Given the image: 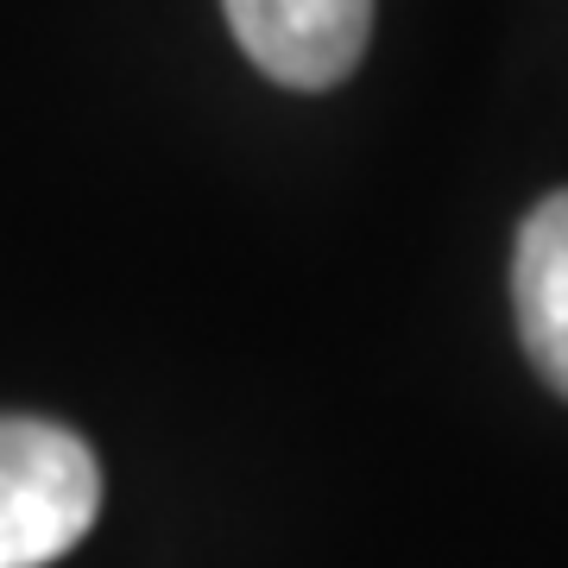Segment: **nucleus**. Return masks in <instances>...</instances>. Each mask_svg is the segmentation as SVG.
Returning <instances> with one entry per match:
<instances>
[{"instance_id":"1","label":"nucleus","mask_w":568,"mask_h":568,"mask_svg":"<svg viewBox=\"0 0 568 568\" xmlns=\"http://www.w3.org/2000/svg\"><path fill=\"white\" fill-rule=\"evenodd\" d=\"M102 511V467L82 436L39 417H0V568H44L77 549Z\"/></svg>"},{"instance_id":"2","label":"nucleus","mask_w":568,"mask_h":568,"mask_svg":"<svg viewBox=\"0 0 568 568\" xmlns=\"http://www.w3.org/2000/svg\"><path fill=\"white\" fill-rule=\"evenodd\" d=\"M253 63L284 89H335L354 77L373 32V0H222Z\"/></svg>"},{"instance_id":"3","label":"nucleus","mask_w":568,"mask_h":568,"mask_svg":"<svg viewBox=\"0 0 568 568\" xmlns=\"http://www.w3.org/2000/svg\"><path fill=\"white\" fill-rule=\"evenodd\" d=\"M511 304L537 379L568 398V190L544 196L518 227Z\"/></svg>"}]
</instances>
